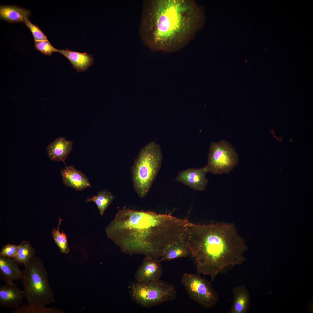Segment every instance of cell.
Returning a JSON list of instances; mask_svg holds the SVG:
<instances>
[{
  "label": "cell",
  "instance_id": "cell-3",
  "mask_svg": "<svg viewBox=\"0 0 313 313\" xmlns=\"http://www.w3.org/2000/svg\"><path fill=\"white\" fill-rule=\"evenodd\" d=\"M194 259L198 274L210 276L213 281L227 267L245 261L248 247L232 224L187 225L183 238Z\"/></svg>",
  "mask_w": 313,
  "mask_h": 313
},
{
  "label": "cell",
  "instance_id": "cell-22",
  "mask_svg": "<svg viewBox=\"0 0 313 313\" xmlns=\"http://www.w3.org/2000/svg\"><path fill=\"white\" fill-rule=\"evenodd\" d=\"M13 313H60L61 310L56 307L48 308L46 306H31L23 305L15 309Z\"/></svg>",
  "mask_w": 313,
  "mask_h": 313
},
{
  "label": "cell",
  "instance_id": "cell-8",
  "mask_svg": "<svg viewBox=\"0 0 313 313\" xmlns=\"http://www.w3.org/2000/svg\"><path fill=\"white\" fill-rule=\"evenodd\" d=\"M238 161L234 148L228 142L223 140L211 144L205 167L208 172L215 174L226 173L237 165Z\"/></svg>",
  "mask_w": 313,
  "mask_h": 313
},
{
  "label": "cell",
  "instance_id": "cell-4",
  "mask_svg": "<svg viewBox=\"0 0 313 313\" xmlns=\"http://www.w3.org/2000/svg\"><path fill=\"white\" fill-rule=\"evenodd\" d=\"M22 271L23 295L31 306H46L55 301L54 293L49 283L48 274L44 264L34 255L26 264Z\"/></svg>",
  "mask_w": 313,
  "mask_h": 313
},
{
  "label": "cell",
  "instance_id": "cell-16",
  "mask_svg": "<svg viewBox=\"0 0 313 313\" xmlns=\"http://www.w3.org/2000/svg\"><path fill=\"white\" fill-rule=\"evenodd\" d=\"M57 52L68 58L78 72L85 71L93 63L94 59L92 55L85 53L72 51L67 49H57Z\"/></svg>",
  "mask_w": 313,
  "mask_h": 313
},
{
  "label": "cell",
  "instance_id": "cell-17",
  "mask_svg": "<svg viewBox=\"0 0 313 313\" xmlns=\"http://www.w3.org/2000/svg\"><path fill=\"white\" fill-rule=\"evenodd\" d=\"M30 14L28 10L14 6H3L0 7V17L3 19L12 22H24Z\"/></svg>",
  "mask_w": 313,
  "mask_h": 313
},
{
  "label": "cell",
  "instance_id": "cell-1",
  "mask_svg": "<svg viewBox=\"0 0 313 313\" xmlns=\"http://www.w3.org/2000/svg\"><path fill=\"white\" fill-rule=\"evenodd\" d=\"M189 222L169 214L123 209L105 231L122 252L159 259L169 245L183 240Z\"/></svg>",
  "mask_w": 313,
  "mask_h": 313
},
{
  "label": "cell",
  "instance_id": "cell-7",
  "mask_svg": "<svg viewBox=\"0 0 313 313\" xmlns=\"http://www.w3.org/2000/svg\"><path fill=\"white\" fill-rule=\"evenodd\" d=\"M181 282L190 298L202 307L210 308L218 302L219 296L211 284L200 275L184 273Z\"/></svg>",
  "mask_w": 313,
  "mask_h": 313
},
{
  "label": "cell",
  "instance_id": "cell-15",
  "mask_svg": "<svg viewBox=\"0 0 313 313\" xmlns=\"http://www.w3.org/2000/svg\"><path fill=\"white\" fill-rule=\"evenodd\" d=\"M233 301L228 313H247L250 307V296L243 285L234 287L232 289Z\"/></svg>",
  "mask_w": 313,
  "mask_h": 313
},
{
  "label": "cell",
  "instance_id": "cell-2",
  "mask_svg": "<svg viewBox=\"0 0 313 313\" xmlns=\"http://www.w3.org/2000/svg\"><path fill=\"white\" fill-rule=\"evenodd\" d=\"M198 18L197 8L192 0L148 1L143 10L141 36L153 50L176 51L192 37Z\"/></svg>",
  "mask_w": 313,
  "mask_h": 313
},
{
  "label": "cell",
  "instance_id": "cell-14",
  "mask_svg": "<svg viewBox=\"0 0 313 313\" xmlns=\"http://www.w3.org/2000/svg\"><path fill=\"white\" fill-rule=\"evenodd\" d=\"M19 263L14 258L0 255V278L5 282L12 283L21 279L22 271Z\"/></svg>",
  "mask_w": 313,
  "mask_h": 313
},
{
  "label": "cell",
  "instance_id": "cell-25",
  "mask_svg": "<svg viewBox=\"0 0 313 313\" xmlns=\"http://www.w3.org/2000/svg\"><path fill=\"white\" fill-rule=\"evenodd\" d=\"M19 249V245L8 244L2 247L0 255L14 258L17 254Z\"/></svg>",
  "mask_w": 313,
  "mask_h": 313
},
{
  "label": "cell",
  "instance_id": "cell-23",
  "mask_svg": "<svg viewBox=\"0 0 313 313\" xmlns=\"http://www.w3.org/2000/svg\"><path fill=\"white\" fill-rule=\"evenodd\" d=\"M35 41L36 49L42 54L50 56L53 52H57V50L50 43L48 40Z\"/></svg>",
  "mask_w": 313,
  "mask_h": 313
},
{
  "label": "cell",
  "instance_id": "cell-5",
  "mask_svg": "<svg viewBox=\"0 0 313 313\" xmlns=\"http://www.w3.org/2000/svg\"><path fill=\"white\" fill-rule=\"evenodd\" d=\"M162 154L159 145L150 142L142 148L132 168V180L134 190L144 198L149 192L161 165Z\"/></svg>",
  "mask_w": 313,
  "mask_h": 313
},
{
  "label": "cell",
  "instance_id": "cell-18",
  "mask_svg": "<svg viewBox=\"0 0 313 313\" xmlns=\"http://www.w3.org/2000/svg\"><path fill=\"white\" fill-rule=\"evenodd\" d=\"M190 253L188 247L183 239L174 242L167 247L160 259L162 261L186 257Z\"/></svg>",
  "mask_w": 313,
  "mask_h": 313
},
{
  "label": "cell",
  "instance_id": "cell-21",
  "mask_svg": "<svg viewBox=\"0 0 313 313\" xmlns=\"http://www.w3.org/2000/svg\"><path fill=\"white\" fill-rule=\"evenodd\" d=\"M18 245V252L14 258L19 263L25 265L35 255V250L30 242L26 240L22 241Z\"/></svg>",
  "mask_w": 313,
  "mask_h": 313
},
{
  "label": "cell",
  "instance_id": "cell-6",
  "mask_svg": "<svg viewBox=\"0 0 313 313\" xmlns=\"http://www.w3.org/2000/svg\"><path fill=\"white\" fill-rule=\"evenodd\" d=\"M129 294L136 304L148 308L174 300L177 292L173 285L160 279L150 282L134 283L130 287Z\"/></svg>",
  "mask_w": 313,
  "mask_h": 313
},
{
  "label": "cell",
  "instance_id": "cell-24",
  "mask_svg": "<svg viewBox=\"0 0 313 313\" xmlns=\"http://www.w3.org/2000/svg\"><path fill=\"white\" fill-rule=\"evenodd\" d=\"M24 23L31 30L34 41L48 40L46 36L43 32L37 26L32 23L28 18L25 19Z\"/></svg>",
  "mask_w": 313,
  "mask_h": 313
},
{
  "label": "cell",
  "instance_id": "cell-20",
  "mask_svg": "<svg viewBox=\"0 0 313 313\" xmlns=\"http://www.w3.org/2000/svg\"><path fill=\"white\" fill-rule=\"evenodd\" d=\"M63 220L59 216V219L58 226L57 229L54 228L52 230L51 235L55 244L59 248L60 252L66 254L69 252L70 249L68 245V237L64 232L62 231L61 232L60 227L61 222Z\"/></svg>",
  "mask_w": 313,
  "mask_h": 313
},
{
  "label": "cell",
  "instance_id": "cell-9",
  "mask_svg": "<svg viewBox=\"0 0 313 313\" xmlns=\"http://www.w3.org/2000/svg\"><path fill=\"white\" fill-rule=\"evenodd\" d=\"M160 259L145 257L134 275L137 282L144 283L160 279L163 269Z\"/></svg>",
  "mask_w": 313,
  "mask_h": 313
},
{
  "label": "cell",
  "instance_id": "cell-10",
  "mask_svg": "<svg viewBox=\"0 0 313 313\" xmlns=\"http://www.w3.org/2000/svg\"><path fill=\"white\" fill-rule=\"evenodd\" d=\"M207 172L205 166L199 169H187L179 173L176 180L194 190L202 191L205 189L208 183L206 178Z\"/></svg>",
  "mask_w": 313,
  "mask_h": 313
},
{
  "label": "cell",
  "instance_id": "cell-11",
  "mask_svg": "<svg viewBox=\"0 0 313 313\" xmlns=\"http://www.w3.org/2000/svg\"><path fill=\"white\" fill-rule=\"evenodd\" d=\"M24 298L23 290L16 284L6 283L0 285V306L16 309L19 307Z\"/></svg>",
  "mask_w": 313,
  "mask_h": 313
},
{
  "label": "cell",
  "instance_id": "cell-19",
  "mask_svg": "<svg viewBox=\"0 0 313 313\" xmlns=\"http://www.w3.org/2000/svg\"><path fill=\"white\" fill-rule=\"evenodd\" d=\"M115 196L111 192L107 190L99 191L96 196L86 198L87 202L92 201L97 206L100 214L102 216L109 206L112 203Z\"/></svg>",
  "mask_w": 313,
  "mask_h": 313
},
{
  "label": "cell",
  "instance_id": "cell-13",
  "mask_svg": "<svg viewBox=\"0 0 313 313\" xmlns=\"http://www.w3.org/2000/svg\"><path fill=\"white\" fill-rule=\"evenodd\" d=\"M73 144L72 141L60 137L47 146L48 156L52 161H61L64 163L72 151Z\"/></svg>",
  "mask_w": 313,
  "mask_h": 313
},
{
  "label": "cell",
  "instance_id": "cell-12",
  "mask_svg": "<svg viewBox=\"0 0 313 313\" xmlns=\"http://www.w3.org/2000/svg\"><path fill=\"white\" fill-rule=\"evenodd\" d=\"M61 173L63 183L77 191H81L92 187L88 178L81 171L75 169L74 166H66L61 170Z\"/></svg>",
  "mask_w": 313,
  "mask_h": 313
}]
</instances>
